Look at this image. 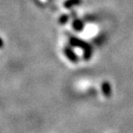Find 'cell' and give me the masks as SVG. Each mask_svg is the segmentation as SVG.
<instances>
[{
	"mask_svg": "<svg viewBox=\"0 0 133 133\" xmlns=\"http://www.w3.org/2000/svg\"><path fill=\"white\" fill-rule=\"evenodd\" d=\"M73 28L77 30V31H80L81 29L83 28V24H82V22L79 21V20H75L74 21V23H73Z\"/></svg>",
	"mask_w": 133,
	"mask_h": 133,
	"instance_id": "277c9868",
	"label": "cell"
},
{
	"mask_svg": "<svg viewBox=\"0 0 133 133\" xmlns=\"http://www.w3.org/2000/svg\"><path fill=\"white\" fill-rule=\"evenodd\" d=\"M64 53H65V55H66V57L70 60V61L72 62H77V60H78V58H77L76 54H75V52L72 50V49H70V48H65V50H64Z\"/></svg>",
	"mask_w": 133,
	"mask_h": 133,
	"instance_id": "6da1fadb",
	"label": "cell"
},
{
	"mask_svg": "<svg viewBox=\"0 0 133 133\" xmlns=\"http://www.w3.org/2000/svg\"><path fill=\"white\" fill-rule=\"evenodd\" d=\"M3 44H4V43H3V41H2V38H0V48L3 46Z\"/></svg>",
	"mask_w": 133,
	"mask_h": 133,
	"instance_id": "8992f818",
	"label": "cell"
},
{
	"mask_svg": "<svg viewBox=\"0 0 133 133\" xmlns=\"http://www.w3.org/2000/svg\"><path fill=\"white\" fill-rule=\"evenodd\" d=\"M81 3V0H67L66 2L64 3V7L67 8V9H69V8H71L73 6H75V5H78Z\"/></svg>",
	"mask_w": 133,
	"mask_h": 133,
	"instance_id": "3957f363",
	"label": "cell"
},
{
	"mask_svg": "<svg viewBox=\"0 0 133 133\" xmlns=\"http://www.w3.org/2000/svg\"><path fill=\"white\" fill-rule=\"evenodd\" d=\"M102 90H103V93H104L105 98H109L110 97V95H111V89H110V85H109V82H104L103 83Z\"/></svg>",
	"mask_w": 133,
	"mask_h": 133,
	"instance_id": "7a4b0ae2",
	"label": "cell"
},
{
	"mask_svg": "<svg viewBox=\"0 0 133 133\" xmlns=\"http://www.w3.org/2000/svg\"><path fill=\"white\" fill-rule=\"evenodd\" d=\"M68 20H69V16L68 15H63V16H61V18L58 20V22L60 24H64V23H66Z\"/></svg>",
	"mask_w": 133,
	"mask_h": 133,
	"instance_id": "5b68a950",
	"label": "cell"
}]
</instances>
